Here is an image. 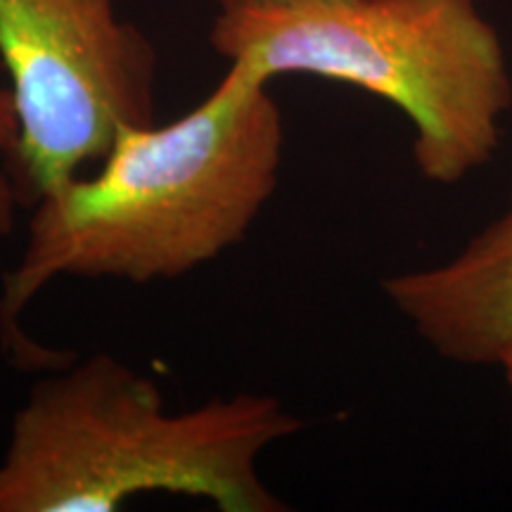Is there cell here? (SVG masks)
<instances>
[{
	"label": "cell",
	"instance_id": "obj_3",
	"mask_svg": "<svg viewBox=\"0 0 512 512\" xmlns=\"http://www.w3.org/2000/svg\"><path fill=\"white\" fill-rule=\"evenodd\" d=\"M211 46L273 81L309 74L392 102L413 126L432 183H460L494 157L512 79L477 0H318L219 12Z\"/></svg>",
	"mask_w": 512,
	"mask_h": 512
},
{
	"label": "cell",
	"instance_id": "obj_8",
	"mask_svg": "<svg viewBox=\"0 0 512 512\" xmlns=\"http://www.w3.org/2000/svg\"><path fill=\"white\" fill-rule=\"evenodd\" d=\"M501 368H503V373H505V380H508V384H510V389H512V354H508L501 361Z\"/></svg>",
	"mask_w": 512,
	"mask_h": 512
},
{
	"label": "cell",
	"instance_id": "obj_5",
	"mask_svg": "<svg viewBox=\"0 0 512 512\" xmlns=\"http://www.w3.org/2000/svg\"><path fill=\"white\" fill-rule=\"evenodd\" d=\"M382 290L439 356L501 366L512 354V204L451 261L392 275Z\"/></svg>",
	"mask_w": 512,
	"mask_h": 512
},
{
	"label": "cell",
	"instance_id": "obj_6",
	"mask_svg": "<svg viewBox=\"0 0 512 512\" xmlns=\"http://www.w3.org/2000/svg\"><path fill=\"white\" fill-rule=\"evenodd\" d=\"M17 147H19V112L15 91L5 72L0 55V238L15 228L17 209L22 207V192L17 183Z\"/></svg>",
	"mask_w": 512,
	"mask_h": 512
},
{
	"label": "cell",
	"instance_id": "obj_2",
	"mask_svg": "<svg viewBox=\"0 0 512 512\" xmlns=\"http://www.w3.org/2000/svg\"><path fill=\"white\" fill-rule=\"evenodd\" d=\"M299 430L268 394L171 411L152 377L93 354L36 382L12 415L0 512H114L143 494L197 498L221 512H283L259 460Z\"/></svg>",
	"mask_w": 512,
	"mask_h": 512
},
{
	"label": "cell",
	"instance_id": "obj_4",
	"mask_svg": "<svg viewBox=\"0 0 512 512\" xmlns=\"http://www.w3.org/2000/svg\"><path fill=\"white\" fill-rule=\"evenodd\" d=\"M19 112L22 202L91 171L121 131L155 121V53L117 0H0Z\"/></svg>",
	"mask_w": 512,
	"mask_h": 512
},
{
	"label": "cell",
	"instance_id": "obj_7",
	"mask_svg": "<svg viewBox=\"0 0 512 512\" xmlns=\"http://www.w3.org/2000/svg\"><path fill=\"white\" fill-rule=\"evenodd\" d=\"M318 3V0H219V12H252V10H280L297 5Z\"/></svg>",
	"mask_w": 512,
	"mask_h": 512
},
{
	"label": "cell",
	"instance_id": "obj_1",
	"mask_svg": "<svg viewBox=\"0 0 512 512\" xmlns=\"http://www.w3.org/2000/svg\"><path fill=\"white\" fill-rule=\"evenodd\" d=\"M271 81L228 62L207 98L169 124L121 131L91 171L31 202L27 242L5 275L0 330L17 361L57 366L17 318L57 278L174 280L247 238L278 188L283 112Z\"/></svg>",
	"mask_w": 512,
	"mask_h": 512
}]
</instances>
